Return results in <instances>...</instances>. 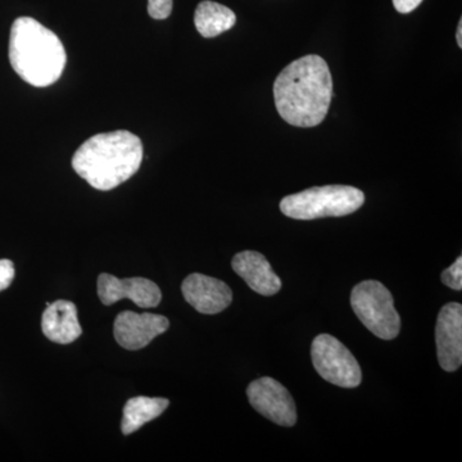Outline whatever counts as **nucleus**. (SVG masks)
Wrapping results in <instances>:
<instances>
[{
  "label": "nucleus",
  "mask_w": 462,
  "mask_h": 462,
  "mask_svg": "<svg viewBox=\"0 0 462 462\" xmlns=\"http://www.w3.org/2000/svg\"><path fill=\"white\" fill-rule=\"evenodd\" d=\"M333 98V79L324 58L309 56L293 60L276 78L273 99L285 123L297 127L320 125Z\"/></svg>",
  "instance_id": "obj_1"
},
{
  "label": "nucleus",
  "mask_w": 462,
  "mask_h": 462,
  "mask_svg": "<svg viewBox=\"0 0 462 462\" xmlns=\"http://www.w3.org/2000/svg\"><path fill=\"white\" fill-rule=\"evenodd\" d=\"M143 161V144L126 130L97 134L78 149L72 167L90 187L107 191L129 180Z\"/></svg>",
  "instance_id": "obj_2"
},
{
  "label": "nucleus",
  "mask_w": 462,
  "mask_h": 462,
  "mask_svg": "<svg viewBox=\"0 0 462 462\" xmlns=\"http://www.w3.org/2000/svg\"><path fill=\"white\" fill-rule=\"evenodd\" d=\"M9 60L23 81L45 88L62 76L67 57L56 33L32 17H20L12 25Z\"/></svg>",
  "instance_id": "obj_3"
},
{
  "label": "nucleus",
  "mask_w": 462,
  "mask_h": 462,
  "mask_svg": "<svg viewBox=\"0 0 462 462\" xmlns=\"http://www.w3.org/2000/svg\"><path fill=\"white\" fill-rule=\"evenodd\" d=\"M365 194L348 185L314 187L285 197L281 211L294 220H316L322 217H342L363 207Z\"/></svg>",
  "instance_id": "obj_4"
},
{
  "label": "nucleus",
  "mask_w": 462,
  "mask_h": 462,
  "mask_svg": "<svg viewBox=\"0 0 462 462\" xmlns=\"http://www.w3.org/2000/svg\"><path fill=\"white\" fill-rule=\"evenodd\" d=\"M351 305L360 321L378 338H397L401 318L394 307L393 296L382 282L367 281L356 285Z\"/></svg>",
  "instance_id": "obj_5"
},
{
  "label": "nucleus",
  "mask_w": 462,
  "mask_h": 462,
  "mask_svg": "<svg viewBox=\"0 0 462 462\" xmlns=\"http://www.w3.org/2000/svg\"><path fill=\"white\" fill-rule=\"evenodd\" d=\"M312 364L322 379L342 388H357L363 372L355 356L329 334L316 337L311 346Z\"/></svg>",
  "instance_id": "obj_6"
},
{
  "label": "nucleus",
  "mask_w": 462,
  "mask_h": 462,
  "mask_svg": "<svg viewBox=\"0 0 462 462\" xmlns=\"http://www.w3.org/2000/svg\"><path fill=\"white\" fill-rule=\"evenodd\" d=\"M249 403L264 418L282 427L297 422L296 403L287 388L273 378L254 380L248 385Z\"/></svg>",
  "instance_id": "obj_7"
},
{
  "label": "nucleus",
  "mask_w": 462,
  "mask_h": 462,
  "mask_svg": "<svg viewBox=\"0 0 462 462\" xmlns=\"http://www.w3.org/2000/svg\"><path fill=\"white\" fill-rule=\"evenodd\" d=\"M98 296L106 306L127 298L142 309H153L162 300L156 282L144 278L118 279L106 273H100L98 278Z\"/></svg>",
  "instance_id": "obj_8"
},
{
  "label": "nucleus",
  "mask_w": 462,
  "mask_h": 462,
  "mask_svg": "<svg viewBox=\"0 0 462 462\" xmlns=\"http://www.w3.org/2000/svg\"><path fill=\"white\" fill-rule=\"evenodd\" d=\"M169 328L170 321L165 316L124 311L116 318L114 334L115 339L123 348L138 351L165 333Z\"/></svg>",
  "instance_id": "obj_9"
},
{
  "label": "nucleus",
  "mask_w": 462,
  "mask_h": 462,
  "mask_svg": "<svg viewBox=\"0 0 462 462\" xmlns=\"http://www.w3.org/2000/svg\"><path fill=\"white\" fill-rule=\"evenodd\" d=\"M438 361L445 372L454 373L462 364V306L447 303L438 315L436 327Z\"/></svg>",
  "instance_id": "obj_10"
},
{
  "label": "nucleus",
  "mask_w": 462,
  "mask_h": 462,
  "mask_svg": "<svg viewBox=\"0 0 462 462\" xmlns=\"http://www.w3.org/2000/svg\"><path fill=\"white\" fill-rule=\"evenodd\" d=\"M182 296L203 315L220 314L233 302V291L218 279L191 273L181 285Z\"/></svg>",
  "instance_id": "obj_11"
},
{
  "label": "nucleus",
  "mask_w": 462,
  "mask_h": 462,
  "mask_svg": "<svg viewBox=\"0 0 462 462\" xmlns=\"http://www.w3.org/2000/svg\"><path fill=\"white\" fill-rule=\"evenodd\" d=\"M234 272L261 296H275L282 289V281L260 252L245 251L231 261Z\"/></svg>",
  "instance_id": "obj_12"
},
{
  "label": "nucleus",
  "mask_w": 462,
  "mask_h": 462,
  "mask_svg": "<svg viewBox=\"0 0 462 462\" xmlns=\"http://www.w3.org/2000/svg\"><path fill=\"white\" fill-rule=\"evenodd\" d=\"M42 329L44 336L54 343L69 345L83 334L78 319V309L69 300L50 303L42 312Z\"/></svg>",
  "instance_id": "obj_13"
},
{
  "label": "nucleus",
  "mask_w": 462,
  "mask_h": 462,
  "mask_svg": "<svg viewBox=\"0 0 462 462\" xmlns=\"http://www.w3.org/2000/svg\"><path fill=\"white\" fill-rule=\"evenodd\" d=\"M236 23V14L230 8L211 0L200 2L194 14V23L203 38H216L229 32Z\"/></svg>",
  "instance_id": "obj_14"
},
{
  "label": "nucleus",
  "mask_w": 462,
  "mask_h": 462,
  "mask_svg": "<svg viewBox=\"0 0 462 462\" xmlns=\"http://www.w3.org/2000/svg\"><path fill=\"white\" fill-rule=\"evenodd\" d=\"M169 400L166 398L135 397L127 401L124 407L123 424L121 430L125 436L133 434L141 430L143 425L154 420L167 407Z\"/></svg>",
  "instance_id": "obj_15"
},
{
  "label": "nucleus",
  "mask_w": 462,
  "mask_h": 462,
  "mask_svg": "<svg viewBox=\"0 0 462 462\" xmlns=\"http://www.w3.org/2000/svg\"><path fill=\"white\" fill-rule=\"evenodd\" d=\"M442 282L454 291L462 289V257H458L451 267L442 273Z\"/></svg>",
  "instance_id": "obj_16"
},
{
  "label": "nucleus",
  "mask_w": 462,
  "mask_h": 462,
  "mask_svg": "<svg viewBox=\"0 0 462 462\" xmlns=\"http://www.w3.org/2000/svg\"><path fill=\"white\" fill-rule=\"evenodd\" d=\"M172 12V0H148V14L154 20H166Z\"/></svg>",
  "instance_id": "obj_17"
},
{
  "label": "nucleus",
  "mask_w": 462,
  "mask_h": 462,
  "mask_svg": "<svg viewBox=\"0 0 462 462\" xmlns=\"http://www.w3.org/2000/svg\"><path fill=\"white\" fill-rule=\"evenodd\" d=\"M14 279V266L11 260H0V291L9 288Z\"/></svg>",
  "instance_id": "obj_18"
},
{
  "label": "nucleus",
  "mask_w": 462,
  "mask_h": 462,
  "mask_svg": "<svg viewBox=\"0 0 462 462\" xmlns=\"http://www.w3.org/2000/svg\"><path fill=\"white\" fill-rule=\"evenodd\" d=\"M421 3L422 0H393V5L396 11L403 14H411Z\"/></svg>",
  "instance_id": "obj_19"
},
{
  "label": "nucleus",
  "mask_w": 462,
  "mask_h": 462,
  "mask_svg": "<svg viewBox=\"0 0 462 462\" xmlns=\"http://www.w3.org/2000/svg\"><path fill=\"white\" fill-rule=\"evenodd\" d=\"M456 41H457L458 48H462V20L458 23L457 32H456Z\"/></svg>",
  "instance_id": "obj_20"
}]
</instances>
